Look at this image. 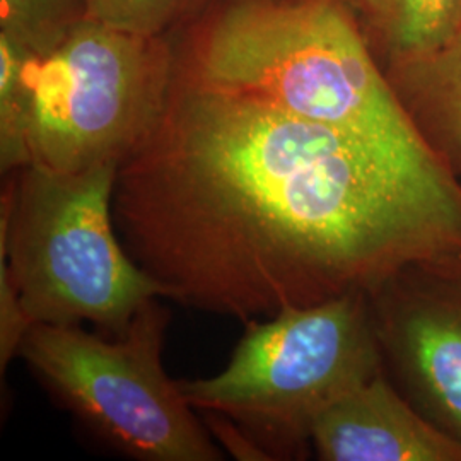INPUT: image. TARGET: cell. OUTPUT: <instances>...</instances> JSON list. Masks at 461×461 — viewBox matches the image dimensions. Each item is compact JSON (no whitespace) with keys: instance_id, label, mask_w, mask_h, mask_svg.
<instances>
[{"instance_id":"obj_1","label":"cell","mask_w":461,"mask_h":461,"mask_svg":"<svg viewBox=\"0 0 461 461\" xmlns=\"http://www.w3.org/2000/svg\"><path fill=\"white\" fill-rule=\"evenodd\" d=\"M116 232L163 297L251 321L461 249V190L354 133L183 74L118 169Z\"/></svg>"},{"instance_id":"obj_2","label":"cell","mask_w":461,"mask_h":461,"mask_svg":"<svg viewBox=\"0 0 461 461\" xmlns=\"http://www.w3.org/2000/svg\"><path fill=\"white\" fill-rule=\"evenodd\" d=\"M180 70L415 161L443 165L342 0H228L200 23Z\"/></svg>"},{"instance_id":"obj_3","label":"cell","mask_w":461,"mask_h":461,"mask_svg":"<svg viewBox=\"0 0 461 461\" xmlns=\"http://www.w3.org/2000/svg\"><path fill=\"white\" fill-rule=\"evenodd\" d=\"M118 169L28 165L11 173L0 203V264L33 325L91 323L122 335L148 301L163 297L116 232Z\"/></svg>"},{"instance_id":"obj_4","label":"cell","mask_w":461,"mask_h":461,"mask_svg":"<svg viewBox=\"0 0 461 461\" xmlns=\"http://www.w3.org/2000/svg\"><path fill=\"white\" fill-rule=\"evenodd\" d=\"M169 310L148 301L122 335L28 330L17 356L103 443L140 461H219L224 451L163 366Z\"/></svg>"},{"instance_id":"obj_5","label":"cell","mask_w":461,"mask_h":461,"mask_svg":"<svg viewBox=\"0 0 461 461\" xmlns=\"http://www.w3.org/2000/svg\"><path fill=\"white\" fill-rule=\"evenodd\" d=\"M363 293L285 308L247 323L228 366L212 378L178 381L197 412L230 419L272 460L310 438L314 415L378 375V348Z\"/></svg>"},{"instance_id":"obj_6","label":"cell","mask_w":461,"mask_h":461,"mask_svg":"<svg viewBox=\"0 0 461 461\" xmlns=\"http://www.w3.org/2000/svg\"><path fill=\"white\" fill-rule=\"evenodd\" d=\"M178 67L166 36L86 19L34 59L30 165L55 171L122 165L161 123Z\"/></svg>"},{"instance_id":"obj_7","label":"cell","mask_w":461,"mask_h":461,"mask_svg":"<svg viewBox=\"0 0 461 461\" xmlns=\"http://www.w3.org/2000/svg\"><path fill=\"white\" fill-rule=\"evenodd\" d=\"M310 439L327 461H461V445L429 426L379 373L316 413Z\"/></svg>"},{"instance_id":"obj_8","label":"cell","mask_w":461,"mask_h":461,"mask_svg":"<svg viewBox=\"0 0 461 461\" xmlns=\"http://www.w3.org/2000/svg\"><path fill=\"white\" fill-rule=\"evenodd\" d=\"M400 337L413 371L461 429V308L415 310L402 320Z\"/></svg>"},{"instance_id":"obj_9","label":"cell","mask_w":461,"mask_h":461,"mask_svg":"<svg viewBox=\"0 0 461 461\" xmlns=\"http://www.w3.org/2000/svg\"><path fill=\"white\" fill-rule=\"evenodd\" d=\"M379 24L396 64H409L461 33V0H388Z\"/></svg>"},{"instance_id":"obj_10","label":"cell","mask_w":461,"mask_h":461,"mask_svg":"<svg viewBox=\"0 0 461 461\" xmlns=\"http://www.w3.org/2000/svg\"><path fill=\"white\" fill-rule=\"evenodd\" d=\"M36 55L0 34V167L14 173L32 163V74Z\"/></svg>"},{"instance_id":"obj_11","label":"cell","mask_w":461,"mask_h":461,"mask_svg":"<svg viewBox=\"0 0 461 461\" xmlns=\"http://www.w3.org/2000/svg\"><path fill=\"white\" fill-rule=\"evenodd\" d=\"M398 67L449 148L461 158V33L432 55Z\"/></svg>"},{"instance_id":"obj_12","label":"cell","mask_w":461,"mask_h":461,"mask_svg":"<svg viewBox=\"0 0 461 461\" xmlns=\"http://www.w3.org/2000/svg\"><path fill=\"white\" fill-rule=\"evenodd\" d=\"M89 19L87 0H0V34L43 57Z\"/></svg>"},{"instance_id":"obj_13","label":"cell","mask_w":461,"mask_h":461,"mask_svg":"<svg viewBox=\"0 0 461 461\" xmlns=\"http://www.w3.org/2000/svg\"><path fill=\"white\" fill-rule=\"evenodd\" d=\"M89 19L120 32L159 38L197 17L212 0H87Z\"/></svg>"},{"instance_id":"obj_14","label":"cell","mask_w":461,"mask_h":461,"mask_svg":"<svg viewBox=\"0 0 461 461\" xmlns=\"http://www.w3.org/2000/svg\"><path fill=\"white\" fill-rule=\"evenodd\" d=\"M203 426L211 432L214 441L224 446L226 453L241 461H268L272 456L264 446L258 445L247 430L236 426L230 419L219 413H200Z\"/></svg>"},{"instance_id":"obj_15","label":"cell","mask_w":461,"mask_h":461,"mask_svg":"<svg viewBox=\"0 0 461 461\" xmlns=\"http://www.w3.org/2000/svg\"><path fill=\"white\" fill-rule=\"evenodd\" d=\"M350 2L361 7L366 14L378 19V23L381 17L384 16L386 5H388V0H350Z\"/></svg>"}]
</instances>
